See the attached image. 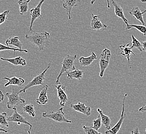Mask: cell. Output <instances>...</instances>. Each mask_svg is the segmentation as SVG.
<instances>
[{
    "instance_id": "6da1fadb",
    "label": "cell",
    "mask_w": 146,
    "mask_h": 134,
    "mask_svg": "<svg viewBox=\"0 0 146 134\" xmlns=\"http://www.w3.org/2000/svg\"><path fill=\"white\" fill-rule=\"evenodd\" d=\"M30 34H27L25 38L30 42L35 45L39 51H43L47 48L50 43V34L47 32L37 33L35 31L31 32Z\"/></svg>"
},
{
    "instance_id": "7a4b0ae2",
    "label": "cell",
    "mask_w": 146,
    "mask_h": 134,
    "mask_svg": "<svg viewBox=\"0 0 146 134\" xmlns=\"http://www.w3.org/2000/svg\"><path fill=\"white\" fill-rule=\"evenodd\" d=\"M76 58H77L76 55H68L65 57L62 62L61 69L56 78V83H59V79L63 74H64L65 73H68L70 71L76 69L74 62L76 60Z\"/></svg>"
},
{
    "instance_id": "3957f363",
    "label": "cell",
    "mask_w": 146,
    "mask_h": 134,
    "mask_svg": "<svg viewBox=\"0 0 146 134\" xmlns=\"http://www.w3.org/2000/svg\"><path fill=\"white\" fill-rule=\"evenodd\" d=\"M50 66L51 63L50 62L48 64V67L46 68L45 70H44L40 74L35 76L31 81L28 84H27L25 86L20 90L18 91L19 93L20 94L21 92L25 93L27 90L32 87L36 86H44L45 85V74L50 68Z\"/></svg>"
},
{
    "instance_id": "277c9868",
    "label": "cell",
    "mask_w": 146,
    "mask_h": 134,
    "mask_svg": "<svg viewBox=\"0 0 146 134\" xmlns=\"http://www.w3.org/2000/svg\"><path fill=\"white\" fill-rule=\"evenodd\" d=\"M42 117L49 118L54 120L57 122H64V123H72V121L68 120L65 117L64 112H63V108H60L56 111H51L49 112H44L42 114Z\"/></svg>"
},
{
    "instance_id": "5b68a950",
    "label": "cell",
    "mask_w": 146,
    "mask_h": 134,
    "mask_svg": "<svg viewBox=\"0 0 146 134\" xmlns=\"http://www.w3.org/2000/svg\"><path fill=\"white\" fill-rule=\"evenodd\" d=\"M111 57V53L110 51L107 48L103 50L101 54L99 64L100 68V77L103 78L104 76V73L110 64V58Z\"/></svg>"
},
{
    "instance_id": "8992f818",
    "label": "cell",
    "mask_w": 146,
    "mask_h": 134,
    "mask_svg": "<svg viewBox=\"0 0 146 134\" xmlns=\"http://www.w3.org/2000/svg\"><path fill=\"white\" fill-rule=\"evenodd\" d=\"M19 95V92H15L14 90H13L11 92L6 93V96L8 98V101L7 102V108L13 109L20 104L25 103V100L21 98Z\"/></svg>"
},
{
    "instance_id": "52a82bcc",
    "label": "cell",
    "mask_w": 146,
    "mask_h": 134,
    "mask_svg": "<svg viewBox=\"0 0 146 134\" xmlns=\"http://www.w3.org/2000/svg\"><path fill=\"white\" fill-rule=\"evenodd\" d=\"M13 109V114L7 118L8 121L11 122L17 123L18 125H20L21 124H24L28 125L30 127L28 133L30 134L31 129H32V124L26 120V119L23 116V115H21L18 112L17 108L15 107H14Z\"/></svg>"
},
{
    "instance_id": "ba28073f",
    "label": "cell",
    "mask_w": 146,
    "mask_h": 134,
    "mask_svg": "<svg viewBox=\"0 0 146 134\" xmlns=\"http://www.w3.org/2000/svg\"><path fill=\"white\" fill-rule=\"evenodd\" d=\"M127 96V93H125L124 95L123 101H122V112H121V117L120 119L119 120L118 122L116 123L115 125L113 127L109 129L106 130V131H105V134H115L118 133V132L120 130L121 126L122 125V123L123 122L124 119L126 116V112L125 111V99Z\"/></svg>"
},
{
    "instance_id": "9c48e42d",
    "label": "cell",
    "mask_w": 146,
    "mask_h": 134,
    "mask_svg": "<svg viewBox=\"0 0 146 134\" xmlns=\"http://www.w3.org/2000/svg\"><path fill=\"white\" fill-rule=\"evenodd\" d=\"M45 0H40L39 3L35 7L32 8L30 10V14H31V19L30 25L29 27V31L32 32L33 31L32 28L33 26L34 21L37 19H42V6L43 3L45 2Z\"/></svg>"
},
{
    "instance_id": "30bf717a",
    "label": "cell",
    "mask_w": 146,
    "mask_h": 134,
    "mask_svg": "<svg viewBox=\"0 0 146 134\" xmlns=\"http://www.w3.org/2000/svg\"><path fill=\"white\" fill-rule=\"evenodd\" d=\"M55 87L57 90L58 97L60 100V105L62 107H64L68 101V95L65 92L66 87L60 83H56Z\"/></svg>"
},
{
    "instance_id": "8fae6325",
    "label": "cell",
    "mask_w": 146,
    "mask_h": 134,
    "mask_svg": "<svg viewBox=\"0 0 146 134\" xmlns=\"http://www.w3.org/2000/svg\"><path fill=\"white\" fill-rule=\"evenodd\" d=\"M90 27L94 31H104L107 29L106 24L102 22L98 15L92 14V19L90 23Z\"/></svg>"
},
{
    "instance_id": "7c38bea8",
    "label": "cell",
    "mask_w": 146,
    "mask_h": 134,
    "mask_svg": "<svg viewBox=\"0 0 146 134\" xmlns=\"http://www.w3.org/2000/svg\"><path fill=\"white\" fill-rule=\"evenodd\" d=\"M62 7L68 11V19H72V11L74 7L79 5L80 0H62Z\"/></svg>"
},
{
    "instance_id": "4fadbf2b",
    "label": "cell",
    "mask_w": 146,
    "mask_h": 134,
    "mask_svg": "<svg viewBox=\"0 0 146 134\" xmlns=\"http://www.w3.org/2000/svg\"><path fill=\"white\" fill-rule=\"evenodd\" d=\"M70 107L75 111L80 112L87 116H90L91 114V108L90 106H86L84 103L80 102L76 104H70Z\"/></svg>"
},
{
    "instance_id": "5bb4252c",
    "label": "cell",
    "mask_w": 146,
    "mask_h": 134,
    "mask_svg": "<svg viewBox=\"0 0 146 134\" xmlns=\"http://www.w3.org/2000/svg\"><path fill=\"white\" fill-rule=\"evenodd\" d=\"M129 43L125 45L123 43V45H120L119 48L121 50V52L118 54V55H121L122 56L125 57L127 58L128 63L129 64V68H131V54H133L135 55V53L132 51V49L129 47Z\"/></svg>"
},
{
    "instance_id": "9a60e30c",
    "label": "cell",
    "mask_w": 146,
    "mask_h": 134,
    "mask_svg": "<svg viewBox=\"0 0 146 134\" xmlns=\"http://www.w3.org/2000/svg\"><path fill=\"white\" fill-rule=\"evenodd\" d=\"M112 5L114 7L115 10V14L117 17L120 18V19L123 20L124 23L126 24V28L129 26V21L127 19L126 17H125V15L124 14L123 9L121 7V6L119 5L117 3L115 2V1L111 0Z\"/></svg>"
},
{
    "instance_id": "2e32d148",
    "label": "cell",
    "mask_w": 146,
    "mask_h": 134,
    "mask_svg": "<svg viewBox=\"0 0 146 134\" xmlns=\"http://www.w3.org/2000/svg\"><path fill=\"white\" fill-rule=\"evenodd\" d=\"M48 85H45L42 90L39 93V96L36 99V103L39 105H44L47 103L48 101L47 92H48Z\"/></svg>"
},
{
    "instance_id": "e0dca14e",
    "label": "cell",
    "mask_w": 146,
    "mask_h": 134,
    "mask_svg": "<svg viewBox=\"0 0 146 134\" xmlns=\"http://www.w3.org/2000/svg\"><path fill=\"white\" fill-rule=\"evenodd\" d=\"M3 79L8 81V82L4 85V86H21L25 83V80L21 78H18L16 76H13L11 78H9L7 77H4Z\"/></svg>"
},
{
    "instance_id": "ac0fdd59",
    "label": "cell",
    "mask_w": 146,
    "mask_h": 134,
    "mask_svg": "<svg viewBox=\"0 0 146 134\" xmlns=\"http://www.w3.org/2000/svg\"><path fill=\"white\" fill-rule=\"evenodd\" d=\"M98 59V57L96 53L93 52L92 54L87 57H81L79 62L82 67H88L92 64L93 62Z\"/></svg>"
},
{
    "instance_id": "d6986e66",
    "label": "cell",
    "mask_w": 146,
    "mask_h": 134,
    "mask_svg": "<svg viewBox=\"0 0 146 134\" xmlns=\"http://www.w3.org/2000/svg\"><path fill=\"white\" fill-rule=\"evenodd\" d=\"M129 14L135 17L136 20L139 21L142 25H146V23L144 21L143 18V14L141 11L138 7L132 8L129 11Z\"/></svg>"
},
{
    "instance_id": "ffe728a7",
    "label": "cell",
    "mask_w": 146,
    "mask_h": 134,
    "mask_svg": "<svg viewBox=\"0 0 146 134\" xmlns=\"http://www.w3.org/2000/svg\"><path fill=\"white\" fill-rule=\"evenodd\" d=\"M1 60L9 62L11 64L15 66H25L27 65V62L25 59L23 58L21 56H18L12 58H4L2 57Z\"/></svg>"
},
{
    "instance_id": "44dd1931",
    "label": "cell",
    "mask_w": 146,
    "mask_h": 134,
    "mask_svg": "<svg viewBox=\"0 0 146 134\" xmlns=\"http://www.w3.org/2000/svg\"><path fill=\"white\" fill-rule=\"evenodd\" d=\"M97 111L98 112V114H100L101 116L102 122L105 126L106 130H109L111 129L110 125L111 122V121L110 117L107 115H105L102 110L100 108H98L97 109Z\"/></svg>"
},
{
    "instance_id": "7402d4cb",
    "label": "cell",
    "mask_w": 146,
    "mask_h": 134,
    "mask_svg": "<svg viewBox=\"0 0 146 134\" xmlns=\"http://www.w3.org/2000/svg\"><path fill=\"white\" fill-rule=\"evenodd\" d=\"M5 43L7 46L11 45L16 47L20 49H23V43L20 41L19 37H11L6 40Z\"/></svg>"
},
{
    "instance_id": "603a6c76",
    "label": "cell",
    "mask_w": 146,
    "mask_h": 134,
    "mask_svg": "<svg viewBox=\"0 0 146 134\" xmlns=\"http://www.w3.org/2000/svg\"><path fill=\"white\" fill-rule=\"evenodd\" d=\"M84 76V71L80 69H75L70 71L67 73V78L70 79H82Z\"/></svg>"
},
{
    "instance_id": "cb8c5ba5",
    "label": "cell",
    "mask_w": 146,
    "mask_h": 134,
    "mask_svg": "<svg viewBox=\"0 0 146 134\" xmlns=\"http://www.w3.org/2000/svg\"><path fill=\"white\" fill-rule=\"evenodd\" d=\"M31 0H19L18 4L19 5L20 14L24 15L27 14L29 11V3Z\"/></svg>"
},
{
    "instance_id": "d4e9b609",
    "label": "cell",
    "mask_w": 146,
    "mask_h": 134,
    "mask_svg": "<svg viewBox=\"0 0 146 134\" xmlns=\"http://www.w3.org/2000/svg\"><path fill=\"white\" fill-rule=\"evenodd\" d=\"M23 112L30 115L32 117H35L36 115V112L33 104L31 103L27 104L23 107Z\"/></svg>"
},
{
    "instance_id": "484cf974",
    "label": "cell",
    "mask_w": 146,
    "mask_h": 134,
    "mask_svg": "<svg viewBox=\"0 0 146 134\" xmlns=\"http://www.w3.org/2000/svg\"><path fill=\"white\" fill-rule=\"evenodd\" d=\"M132 41L131 43H132V46H131V49H137L138 50L140 51V52L143 51V46H142V43L141 42H140L138 39L135 38L133 35H132Z\"/></svg>"
},
{
    "instance_id": "4316f807",
    "label": "cell",
    "mask_w": 146,
    "mask_h": 134,
    "mask_svg": "<svg viewBox=\"0 0 146 134\" xmlns=\"http://www.w3.org/2000/svg\"><path fill=\"white\" fill-rule=\"evenodd\" d=\"M135 28L141 33L143 34V36H146V26L143 25H137V24H129V26L125 28L127 30H129L132 28Z\"/></svg>"
},
{
    "instance_id": "83f0119b",
    "label": "cell",
    "mask_w": 146,
    "mask_h": 134,
    "mask_svg": "<svg viewBox=\"0 0 146 134\" xmlns=\"http://www.w3.org/2000/svg\"><path fill=\"white\" fill-rule=\"evenodd\" d=\"M5 50H12L14 51V54L15 52H25V53H28V51L27 50H24V49H20L18 48H13L9 47V46L7 45H4L2 43H1L0 45V51H2Z\"/></svg>"
},
{
    "instance_id": "f1b7e54d",
    "label": "cell",
    "mask_w": 146,
    "mask_h": 134,
    "mask_svg": "<svg viewBox=\"0 0 146 134\" xmlns=\"http://www.w3.org/2000/svg\"><path fill=\"white\" fill-rule=\"evenodd\" d=\"M7 114L6 112H2L0 115V124L3 126L8 128L9 127V121L7 119Z\"/></svg>"
},
{
    "instance_id": "f546056e",
    "label": "cell",
    "mask_w": 146,
    "mask_h": 134,
    "mask_svg": "<svg viewBox=\"0 0 146 134\" xmlns=\"http://www.w3.org/2000/svg\"><path fill=\"white\" fill-rule=\"evenodd\" d=\"M82 128L83 129V130H84L85 134H102L101 133L99 132L98 131H96V129H94L93 127V126L91 127V126H87L86 125H82Z\"/></svg>"
},
{
    "instance_id": "4dcf8cb0",
    "label": "cell",
    "mask_w": 146,
    "mask_h": 134,
    "mask_svg": "<svg viewBox=\"0 0 146 134\" xmlns=\"http://www.w3.org/2000/svg\"><path fill=\"white\" fill-rule=\"evenodd\" d=\"M93 127L96 131H98V129L101 127L102 122L101 116L100 114H98V118L93 120Z\"/></svg>"
},
{
    "instance_id": "1f68e13d",
    "label": "cell",
    "mask_w": 146,
    "mask_h": 134,
    "mask_svg": "<svg viewBox=\"0 0 146 134\" xmlns=\"http://www.w3.org/2000/svg\"><path fill=\"white\" fill-rule=\"evenodd\" d=\"M9 10H6L0 14V24H2L7 20V16L9 14Z\"/></svg>"
},
{
    "instance_id": "d6a6232c",
    "label": "cell",
    "mask_w": 146,
    "mask_h": 134,
    "mask_svg": "<svg viewBox=\"0 0 146 134\" xmlns=\"http://www.w3.org/2000/svg\"><path fill=\"white\" fill-rule=\"evenodd\" d=\"M131 133L133 134H140V132L139 131V129L137 127H136L134 129L132 130L131 131Z\"/></svg>"
},
{
    "instance_id": "836d02e7",
    "label": "cell",
    "mask_w": 146,
    "mask_h": 134,
    "mask_svg": "<svg viewBox=\"0 0 146 134\" xmlns=\"http://www.w3.org/2000/svg\"><path fill=\"white\" fill-rule=\"evenodd\" d=\"M4 100V95L2 91H0V102H2Z\"/></svg>"
},
{
    "instance_id": "e575fe53",
    "label": "cell",
    "mask_w": 146,
    "mask_h": 134,
    "mask_svg": "<svg viewBox=\"0 0 146 134\" xmlns=\"http://www.w3.org/2000/svg\"><path fill=\"white\" fill-rule=\"evenodd\" d=\"M138 111L139 112H146V104L143 106L142 107L140 108L138 110Z\"/></svg>"
},
{
    "instance_id": "d590c367",
    "label": "cell",
    "mask_w": 146,
    "mask_h": 134,
    "mask_svg": "<svg viewBox=\"0 0 146 134\" xmlns=\"http://www.w3.org/2000/svg\"><path fill=\"white\" fill-rule=\"evenodd\" d=\"M143 46V50L146 52V41L141 42Z\"/></svg>"
},
{
    "instance_id": "8d00e7d4",
    "label": "cell",
    "mask_w": 146,
    "mask_h": 134,
    "mask_svg": "<svg viewBox=\"0 0 146 134\" xmlns=\"http://www.w3.org/2000/svg\"><path fill=\"white\" fill-rule=\"evenodd\" d=\"M0 131H3V132H4V133H7L9 132V130H6V129H2V127H1V128H0Z\"/></svg>"
},
{
    "instance_id": "74e56055",
    "label": "cell",
    "mask_w": 146,
    "mask_h": 134,
    "mask_svg": "<svg viewBox=\"0 0 146 134\" xmlns=\"http://www.w3.org/2000/svg\"><path fill=\"white\" fill-rule=\"evenodd\" d=\"M107 2V7L108 9L110 8V0H106Z\"/></svg>"
},
{
    "instance_id": "f35d334b",
    "label": "cell",
    "mask_w": 146,
    "mask_h": 134,
    "mask_svg": "<svg viewBox=\"0 0 146 134\" xmlns=\"http://www.w3.org/2000/svg\"><path fill=\"white\" fill-rule=\"evenodd\" d=\"M95 2H96V0H91V5H93Z\"/></svg>"
},
{
    "instance_id": "ab89813d",
    "label": "cell",
    "mask_w": 146,
    "mask_h": 134,
    "mask_svg": "<svg viewBox=\"0 0 146 134\" xmlns=\"http://www.w3.org/2000/svg\"><path fill=\"white\" fill-rule=\"evenodd\" d=\"M140 1L143 3H146V0H140Z\"/></svg>"
},
{
    "instance_id": "60d3db41",
    "label": "cell",
    "mask_w": 146,
    "mask_h": 134,
    "mask_svg": "<svg viewBox=\"0 0 146 134\" xmlns=\"http://www.w3.org/2000/svg\"><path fill=\"white\" fill-rule=\"evenodd\" d=\"M142 12H143V14H145V13H146V9H145L144 11H142Z\"/></svg>"
},
{
    "instance_id": "b9f144b4",
    "label": "cell",
    "mask_w": 146,
    "mask_h": 134,
    "mask_svg": "<svg viewBox=\"0 0 146 134\" xmlns=\"http://www.w3.org/2000/svg\"></svg>"
}]
</instances>
